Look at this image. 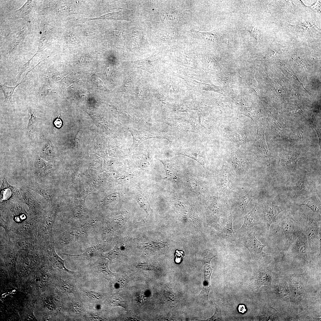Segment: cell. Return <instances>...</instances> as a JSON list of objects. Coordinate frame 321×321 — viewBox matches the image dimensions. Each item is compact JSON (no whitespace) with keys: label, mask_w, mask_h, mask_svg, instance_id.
Masks as SVG:
<instances>
[{"label":"cell","mask_w":321,"mask_h":321,"mask_svg":"<svg viewBox=\"0 0 321 321\" xmlns=\"http://www.w3.org/2000/svg\"><path fill=\"white\" fill-rule=\"evenodd\" d=\"M32 1L28 0L21 8L18 11L21 14H27L32 10Z\"/></svg>","instance_id":"cell-30"},{"label":"cell","mask_w":321,"mask_h":321,"mask_svg":"<svg viewBox=\"0 0 321 321\" xmlns=\"http://www.w3.org/2000/svg\"><path fill=\"white\" fill-rule=\"evenodd\" d=\"M136 199L138 203L146 212L147 215H148L149 212L151 210L149 204L147 203L141 195H138L137 196Z\"/></svg>","instance_id":"cell-25"},{"label":"cell","mask_w":321,"mask_h":321,"mask_svg":"<svg viewBox=\"0 0 321 321\" xmlns=\"http://www.w3.org/2000/svg\"><path fill=\"white\" fill-rule=\"evenodd\" d=\"M306 232L309 247L312 253L320 251V230L318 221L311 216L306 217Z\"/></svg>","instance_id":"cell-2"},{"label":"cell","mask_w":321,"mask_h":321,"mask_svg":"<svg viewBox=\"0 0 321 321\" xmlns=\"http://www.w3.org/2000/svg\"><path fill=\"white\" fill-rule=\"evenodd\" d=\"M237 310L238 312L242 314L245 313L247 311L246 306L244 304H240L238 305Z\"/></svg>","instance_id":"cell-35"},{"label":"cell","mask_w":321,"mask_h":321,"mask_svg":"<svg viewBox=\"0 0 321 321\" xmlns=\"http://www.w3.org/2000/svg\"><path fill=\"white\" fill-rule=\"evenodd\" d=\"M256 232L254 227L250 233L239 238V243L247 248L252 259L258 261L269 255L263 252V249L266 245L262 244L257 239L255 235Z\"/></svg>","instance_id":"cell-1"},{"label":"cell","mask_w":321,"mask_h":321,"mask_svg":"<svg viewBox=\"0 0 321 321\" xmlns=\"http://www.w3.org/2000/svg\"><path fill=\"white\" fill-rule=\"evenodd\" d=\"M47 32L43 31L40 38L39 45V51L43 50L46 47L48 41Z\"/></svg>","instance_id":"cell-29"},{"label":"cell","mask_w":321,"mask_h":321,"mask_svg":"<svg viewBox=\"0 0 321 321\" xmlns=\"http://www.w3.org/2000/svg\"><path fill=\"white\" fill-rule=\"evenodd\" d=\"M257 206V203H256L253 208L244 216L242 226L235 233L236 238L246 234L250 229L261 223V219L258 212Z\"/></svg>","instance_id":"cell-4"},{"label":"cell","mask_w":321,"mask_h":321,"mask_svg":"<svg viewBox=\"0 0 321 321\" xmlns=\"http://www.w3.org/2000/svg\"><path fill=\"white\" fill-rule=\"evenodd\" d=\"M215 306V311L214 314L207 320L223 321V319L221 314V308L217 304L214 303Z\"/></svg>","instance_id":"cell-28"},{"label":"cell","mask_w":321,"mask_h":321,"mask_svg":"<svg viewBox=\"0 0 321 321\" xmlns=\"http://www.w3.org/2000/svg\"><path fill=\"white\" fill-rule=\"evenodd\" d=\"M217 256L212 251L206 249L204 251L201 257V261L203 265L206 264H210L211 260Z\"/></svg>","instance_id":"cell-23"},{"label":"cell","mask_w":321,"mask_h":321,"mask_svg":"<svg viewBox=\"0 0 321 321\" xmlns=\"http://www.w3.org/2000/svg\"><path fill=\"white\" fill-rule=\"evenodd\" d=\"M157 61V57L156 56H153L144 59L132 61L131 62L134 67L151 73Z\"/></svg>","instance_id":"cell-13"},{"label":"cell","mask_w":321,"mask_h":321,"mask_svg":"<svg viewBox=\"0 0 321 321\" xmlns=\"http://www.w3.org/2000/svg\"><path fill=\"white\" fill-rule=\"evenodd\" d=\"M92 318H93V320H102V319L100 318V317H99L96 315L95 316H94Z\"/></svg>","instance_id":"cell-37"},{"label":"cell","mask_w":321,"mask_h":321,"mask_svg":"<svg viewBox=\"0 0 321 321\" xmlns=\"http://www.w3.org/2000/svg\"><path fill=\"white\" fill-rule=\"evenodd\" d=\"M29 111L31 114V117L29 121L27 128L28 130L30 131L32 130L37 125L38 120L35 113L30 108Z\"/></svg>","instance_id":"cell-26"},{"label":"cell","mask_w":321,"mask_h":321,"mask_svg":"<svg viewBox=\"0 0 321 321\" xmlns=\"http://www.w3.org/2000/svg\"><path fill=\"white\" fill-rule=\"evenodd\" d=\"M254 196L253 190L251 189L248 193L239 198L236 202L232 207V213L235 218L242 214L248 204Z\"/></svg>","instance_id":"cell-10"},{"label":"cell","mask_w":321,"mask_h":321,"mask_svg":"<svg viewBox=\"0 0 321 321\" xmlns=\"http://www.w3.org/2000/svg\"><path fill=\"white\" fill-rule=\"evenodd\" d=\"M195 32L200 34L204 39L207 42H214L218 38V34L215 31L202 32L195 30Z\"/></svg>","instance_id":"cell-22"},{"label":"cell","mask_w":321,"mask_h":321,"mask_svg":"<svg viewBox=\"0 0 321 321\" xmlns=\"http://www.w3.org/2000/svg\"><path fill=\"white\" fill-rule=\"evenodd\" d=\"M49 259L52 265L55 268H58L69 273L75 274L76 272L72 271L67 269L65 266V260L62 259L56 253L54 246L51 245L48 250Z\"/></svg>","instance_id":"cell-12"},{"label":"cell","mask_w":321,"mask_h":321,"mask_svg":"<svg viewBox=\"0 0 321 321\" xmlns=\"http://www.w3.org/2000/svg\"><path fill=\"white\" fill-rule=\"evenodd\" d=\"M54 123L55 126L58 128H60L62 124V122L59 118H57L54 122Z\"/></svg>","instance_id":"cell-36"},{"label":"cell","mask_w":321,"mask_h":321,"mask_svg":"<svg viewBox=\"0 0 321 321\" xmlns=\"http://www.w3.org/2000/svg\"><path fill=\"white\" fill-rule=\"evenodd\" d=\"M262 207L264 216V226L267 230H269L273 223L277 222L276 218L284 209L281 207L269 202H263Z\"/></svg>","instance_id":"cell-6"},{"label":"cell","mask_w":321,"mask_h":321,"mask_svg":"<svg viewBox=\"0 0 321 321\" xmlns=\"http://www.w3.org/2000/svg\"><path fill=\"white\" fill-rule=\"evenodd\" d=\"M111 305L114 306H121L125 307V304L122 298L117 296L113 298L110 301Z\"/></svg>","instance_id":"cell-32"},{"label":"cell","mask_w":321,"mask_h":321,"mask_svg":"<svg viewBox=\"0 0 321 321\" xmlns=\"http://www.w3.org/2000/svg\"><path fill=\"white\" fill-rule=\"evenodd\" d=\"M233 220L232 215L222 219L221 224L220 233L222 238L224 240L234 241L236 238L232 228Z\"/></svg>","instance_id":"cell-9"},{"label":"cell","mask_w":321,"mask_h":321,"mask_svg":"<svg viewBox=\"0 0 321 321\" xmlns=\"http://www.w3.org/2000/svg\"><path fill=\"white\" fill-rule=\"evenodd\" d=\"M300 158L299 156L292 154H285L280 158L281 165L286 171H292L295 169L298 159Z\"/></svg>","instance_id":"cell-14"},{"label":"cell","mask_w":321,"mask_h":321,"mask_svg":"<svg viewBox=\"0 0 321 321\" xmlns=\"http://www.w3.org/2000/svg\"><path fill=\"white\" fill-rule=\"evenodd\" d=\"M287 212V217L281 224V227L285 237L283 250L286 252L288 251L292 244L301 232L298 227L297 222L291 215L289 208Z\"/></svg>","instance_id":"cell-3"},{"label":"cell","mask_w":321,"mask_h":321,"mask_svg":"<svg viewBox=\"0 0 321 321\" xmlns=\"http://www.w3.org/2000/svg\"><path fill=\"white\" fill-rule=\"evenodd\" d=\"M25 30H23L16 34L14 38L13 43V47L18 45L22 41L25 37Z\"/></svg>","instance_id":"cell-31"},{"label":"cell","mask_w":321,"mask_h":321,"mask_svg":"<svg viewBox=\"0 0 321 321\" xmlns=\"http://www.w3.org/2000/svg\"><path fill=\"white\" fill-rule=\"evenodd\" d=\"M103 246L98 244L87 248L83 253L78 255H71L66 254H63L66 256L81 257L88 260H94L102 256Z\"/></svg>","instance_id":"cell-11"},{"label":"cell","mask_w":321,"mask_h":321,"mask_svg":"<svg viewBox=\"0 0 321 321\" xmlns=\"http://www.w3.org/2000/svg\"><path fill=\"white\" fill-rule=\"evenodd\" d=\"M175 155H184L195 160L201 164L207 171L208 163L204 151L199 147L198 145L182 148L176 152Z\"/></svg>","instance_id":"cell-7"},{"label":"cell","mask_w":321,"mask_h":321,"mask_svg":"<svg viewBox=\"0 0 321 321\" xmlns=\"http://www.w3.org/2000/svg\"><path fill=\"white\" fill-rule=\"evenodd\" d=\"M71 309L73 312L76 314L80 313L83 310V308L81 306L76 303H73L72 304Z\"/></svg>","instance_id":"cell-34"},{"label":"cell","mask_w":321,"mask_h":321,"mask_svg":"<svg viewBox=\"0 0 321 321\" xmlns=\"http://www.w3.org/2000/svg\"><path fill=\"white\" fill-rule=\"evenodd\" d=\"M309 247L308 238L305 233L301 231L292 244L289 249L300 259H308L307 249Z\"/></svg>","instance_id":"cell-5"},{"label":"cell","mask_w":321,"mask_h":321,"mask_svg":"<svg viewBox=\"0 0 321 321\" xmlns=\"http://www.w3.org/2000/svg\"><path fill=\"white\" fill-rule=\"evenodd\" d=\"M300 205H305L313 212L321 214L320 202L314 196L310 197L303 201Z\"/></svg>","instance_id":"cell-18"},{"label":"cell","mask_w":321,"mask_h":321,"mask_svg":"<svg viewBox=\"0 0 321 321\" xmlns=\"http://www.w3.org/2000/svg\"><path fill=\"white\" fill-rule=\"evenodd\" d=\"M292 289L296 298H301V294L303 293V286L302 283L299 281H296L292 284Z\"/></svg>","instance_id":"cell-24"},{"label":"cell","mask_w":321,"mask_h":321,"mask_svg":"<svg viewBox=\"0 0 321 321\" xmlns=\"http://www.w3.org/2000/svg\"><path fill=\"white\" fill-rule=\"evenodd\" d=\"M36 55L35 54L30 60H29L25 64L20 65L18 67V80L20 77L21 74L25 71L29 67V63L30 61L32 59V58Z\"/></svg>","instance_id":"cell-33"},{"label":"cell","mask_w":321,"mask_h":321,"mask_svg":"<svg viewBox=\"0 0 321 321\" xmlns=\"http://www.w3.org/2000/svg\"><path fill=\"white\" fill-rule=\"evenodd\" d=\"M164 164L167 178L170 180L176 181L177 179V172L174 165L173 166L169 162Z\"/></svg>","instance_id":"cell-21"},{"label":"cell","mask_w":321,"mask_h":321,"mask_svg":"<svg viewBox=\"0 0 321 321\" xmlns=\"http://www.w3.org/2000/svg\"><path fill=\"white\" fill-rule=\"evenodd\" d=\"M86 294L89 298L94 300H100L103 296V294L101 292L92 290L87 291Z\"/></svg>","instance_id":"cell-27"},{"label":"cell","mask_w":321,"mask_h":321,"mask_svg":"<svg viewBox=\"0 0 321 321\" xmlns=\"http://www.w3.org/2000/svg\"><path fill=\"white\" fill-rule=\"evenodd\" d=\"M108 261L104 258H99L97 262V266L100 271L106 275H111L114 273L109 270Z\"/></svg>","instance_id":"cell-20"},{"label":"cell","mask_w":321,"mask_h":321,"mask_svg":"<svg viewBox=\"0 0 321 321\" xmlns=\"http://www.w3.org/2000/svg\"><path fill=\"white\" fill-rule=\"evenodd\" d=\"M221 187L223 193L227 197L230 193L234 190L241 188L232 189L230 187V179L227 173H223L221 177Z\"/></svg>","instance_id":"cell-17"},{"label":"cell","mask_w":321,"mask_h":321,"mask_svg":"<svg viewBox=\"0 0 321 321\" xmlns=\"http://www.w3.org/2000/svg\"><path fill=\"white\" fill-rule=\"evenodd\" d=\"M125 11H121L118 12L108 13L100 16L97 18L128 21L130 20V15H129L128 14V12Z\"/></svg>","instance_id":"cell-19"},{"label":"cell","mask_w":321,"mask_h":321,"mask_svg":"<svg viewBox=\"0 0 321 321\" xmlns=\"http://www.w3.org/2000/svg\"><path fill=\"white\" fill-rule=\"evenodd\" d=\"M274 265V262L272 261L261 269L256 279V284L258 288L263 285H270L272 277V272Z\"/></svg>","instance_id":"cell-8"},{"label":"cell","mask_w":321,"mask_h":321,"mask_svg":"<svg viewBox=\"0 0 321 321\" xmlns=\"http://www.w3.org/2000/svg\"><path fill=\"white\" fill-rule=\"evenodd\" d=\"M292 198H297L309 193L308 186L305 179H300L293 187Z\"/></svg>","instance_id":"cell-15"},{"label":"cell","mask_w":321,"mask_h":321,"mask_svg":"<svg viewBox=\"0 0 321 321\" xmlns=\"http://www.w3.org/2000/svg\"><path fill=\"white\" fill-rule=\"evenodd\" d=\"M35 67H34L31 70L29 71L23 78L22 81L16 86L12 87H9L7 86L5 84H0V89L4 95V101L5 102H11L12 101V97L15 89L18 86L19 84L22 83L23 80L25 78L28 73L34 69Z\"/></svg>","instance_id":"cell-16"}]
</instances>
